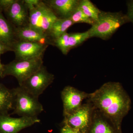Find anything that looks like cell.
I'll return each instance as SVG.
<instances>
[{
	"label": "cell",
	"instance_id": "obj_1",
	"mask_svg": "<svg viewBox=\"0 0 133 133\" xmlns=\"http://www.w3.org/2000/svg\"><path fill=\"white\" fill-rule=\"evenodd\" d=\"M87 100L91 104L94 109L122 131V120L131 109V101L120 83H105L94 92L90 93Z\"/></svg>",
	"mask_w": 133,
	"mask_h": 133
},
{
	"label": "cell",
	"instance_id": "obj_2",
	"mask_svg": "<svg viewBox=\"0 0 133 133\" xmlns=\"http://www.w3.org/2000/svg\"><path fill=\"white\" fill-rule=\"evenodd\" d=\"M130 22L127 14L121 12H111L101 10L97 21L88 30L90 38L109 39L120 27Z\"/></svg>",
	"mask_w": 133,
	"mask_h": 133
},
{
	"label": "cell",
	"instance_id": "obj_3",
	"mask_svg": "<svg viewBox=\"0 0 133 133\" xmlns=\"http://www.w3.org/2000/svg\"><path fill=\"white\" fill-rule=\"evenodd\" d=\"M14 106L12 114L21 117H36L43 111L42 105L36 97L21 87L13 88Z\"/></svg>",
	"mask_w": 133,
	"mask_h": 133
},
{
	"label": "cell",
	"instance_id": "obj_4",
	"mask_svg": "<svg viewBox=\"0 0 133 133\" xmlns=\"http://www.w3.org/2000/svg\"><path fill=\"white\" fill-rule=\"evenodd\" d=\"M43 57L27 60H15L4 65L2 78L7 76L14 77L19 86L28 78L37 71L43 65Z\"/></svg>",
	"mask_w": 133,
	"mask_h": 133
},
{
	"label": "cell",
	"instance_id": "obj_5",
	"mask_svg": "<svg viewBox=\"0 0 133 133\" xmlns=\"http://www.w3.org/2000/svg\"><path fill=\"white\" fill-rule=\"evenodd\" d=\"M94 109L87 100L77 109L64 116L63 124L69 125L81 133H88L92 121Z\"/></svg>",
	"mask_w": 133,
	"mask_h": 133
},
{
	"label": "cell",
	"instance_id": "obj_6",
	"mask_svg": "<svg viewBox=\"0 0 133 133\" xmlns=\"http://www.w3.org/2000/svg\"><path fill=\"white\" fill-rule=\"evenodd\" d=\"M54 79V75L49 72L46 67L43 65L19 86L31 95L38 98L52 84Z\"/></svg>",
	"mask_w": 133,
	"mask_h": 133
},
{
	"label": "cell",
	"instance_id": "obj_7",
	"mask_svg": "<svg viewBox=\"0 0 133 133\" xmlns=\"http://www.w3.org/2000/svg\"><path fill=\"white\" fill-rule=\"evenodd\" d=\"M48 45L28 41L17 40L12 48L15 55V60H27L43 57Z\"/></svg>",
	"mask_w": 133,
	"mask_h": 133
},
{
	"label": "cell",
	"instance_id": "obj_8",
	"mask_svg": "<svg viewBox=\"0 0 133 133\" xmlns=\"http://www.w3.org/2000/svg\"><path fill=\"white\" fill-rule=\"evenodd\" d=\"M90 93L78 90L68 85L61 92V97L63 105V116L71 113L83 104L84 100L88 99Z\"/></svg>",
	"mask_w": 133,
	"mask_h": 133
},
{
	"label": "cell",
	"instance_id": "obj_9",
	"mask_svg": "<svg viewBox=\"0 0 133 133\" xmlns=\"http://www.w3.org/2000/svg\"><path fill=\"white\" fill-rule=\"evenodd\" d=\"M40 122L37 117L15 118L9 114H0V133H18Z\"/></svg>",
	"mask_w": 133,
	"mask_h": 133
},
{
	"label": "cell",
	"instance_id": "obj_10",
	"mask_svg": "<svg viewBox=\"0 0 133 133\" xmlns=\"http://www.w3.org/2000/svg\"><path fill=\"white\" fill-rule=\"evenodd\" d=\"M3 13L6 18L15 28L29 26V9L24 0H15L12 5Z\"/></svg>",
	"mask_w": 133,
	"mask_h": 133
},
{
	"label": "cell",
	"instance_id": "obj_11",
	"mask_svg": "<svg viewBox=\"0 0 133 133\" xmlns=\"http://www.w3.org/2000/svg\"><path fill=\"white\" fill-rule=\"evenodd\" d=\"M59 19L70 18L78 7L79 0L43 1Z\"/></svg>",
	"mask_w": 133,
	"mask_h": 133
},
{
	"label": "cell",
	"instance_id": "obj_12",
	"mask_svg": "<svg viewBox=\"0 0 133 133\" xmlns=\"http://www.w3.org/2000/svg\"><path fill=\"white\" fill-rule=\"evenodd\" d=\"M17 40L28 41L41 44L51 45V41L46 33L30 27L15 28Z\"/></svg>",
	"mask_w": 133,
	"mask_h": 133
},
{
	"label": "cell",
	"instance_id": "obj_13",
	"mask_svg": "<svg viewBox=\"0 0 133 133\" xmlns=\"http://www.w3.org/2000/svg\"><path fill=\"white\" fill-rule=\"evenodd\" d=\"M88 133H122L111 121L94 109L92 121Z\"/></svg>",
	"mask_w": 133,
	"mask_h": 133
},
{
	"label": "cell",
	"instance_id": "obj_14",
	"mask_svg": "<svg viewBox=\"0 0 133 133\" xmlns=\"http://www.w3.org/2000/svg\"><path fill=\"white\" fill-rule=\"evenodd\" d=\"M16 41L14 27L4 16L3 12L0 9V41L12 48Z\"/></svg>",
	"mask_w": 133,
	"mask_h": 133
},
{
	"label": "cell",
	"instance_id": "obj_15",
	"mask_svg": "<svg viewBox=\"0 0 133 133\" xmlns=\"http://www.w3.org/2000/svg\"><path fill=\"white\" fill-rule=\"evenodd\" d=\"M74 24L70 18H58L52 24L47 34L51 41V45L53 41L66 33L67 30Z\"/></svg>",
	"mask_w": 133,
	"mask_h": 133
},
{
	"label": "cell",
	"instance_id": "obj_16",
	"mask_svg": "<svg viewBox=\"0 0 133 133\" xmlns=\"http://www.w3.org/2000/svg\"><path fill=\"white\" fill-rule=\"evenodd\" d=\"M14 93L13 89H9L0 83V114H8L13 109Z\"/></svg>",
	"mask_w": 133,
	"mask_h": 133
},
{
	"label": "cell",
	"instance_id": "obj_17",
	"mask_svg": "<svg viewBox=\"0 0 133 133\" xmlns=\"http://www.w3.org/2000/svg\"><path fill=\"white\" fill-rule=\"evenodd\" d=\"M47 7L43 1H41L40 3L37 6L28 7L29 14L30 27L40 30L41 21Z\"/></svg>",
	"mask_w": 133,
	"mask_h": 133
},
{
	"label": "cell",
	"instance_id": "obj_18",
	"mask_svg": "<svg viewBox=\"0 0 133 133\" xmlns=\"http://www.w3.org/2000/svg\"><path fill=\"white\" fill-rule=\"evenodd\" d=\"M79 6L85 14L95 22L97 21L101 11L90 0H79Z\"/></svg>",
	"mask_w": 133,
	"mask_h": 133
},
{
	"label": "cell",
	"instance_id": "obj_19",
	"mask_svg": "<svg viewBox=\"0 0 133 133\" xmlns=\"http://www.w3.org/2000/svg\"><path fill=\"white\" fill-rule=\"evenodd\" d=\"M58 19L55 13L48 6L42 18L40 24V30L47 34L52 24Z\"/></svg>",
	"mask_w": 133,
	"mask_h": 133
},
{
	"label": "cell",
	"instance_id": "obj_20",
	"mask_svg": "<svg viewBox=\"0 0 133 133\" xmlns=\"http://www.w3.org/2000/svg\"><path fill=\"white\" fill-rule=\"evenodd\" d=\"M89 38L88 31L82 33H69L67 41L70 51L81 45Z\"/></svg>",
	"mask_w": 133,
	"mask_h": 133
},
{
	"label": "cell",
	"instance_id": "obj_21",
	"mask_svg": "<svg viewBox=\"0 0 133 133\" xmlns=\"http://www.w3.org/2000/svg\"><path fill=\"white\" fill-rule=\"evenodd\" d=\"M70 18L74 24L78 23H85L90 24L92 26L95 23V22L85 14L79 6Z\"/></svg>",
	"mask_w": 133,
	"mask_h": 133
},
{
	"label": "cell",
	"instance_id": "obj_22",
	"mask_svg": "<svg viewBox=\"0 0 133 133\" xmlns=\"http://www.w3.org/2000/svg\"><path fill=\"white\" fill-rule=\"evenodd\" d=\"M15 0H0V9L5 12L15 2Z\"/></svg>",
	"mask_w": 133,
	"mask_h": 133
},
{
	"label": "cell",
	"instance_id": "obj_23",
	"mask_svg": "<svg viewBox=\"0 0 133 133\" xmlns=\"http://www.w3.org/2000/svg\"><path fill=\"white\" fill-rule=\"evenodd\" d=\"M127 16L128 17L130 22L133 24V0L128 1L127 2Z\"/></svg>",
	"mask_w": 133,
	"mask_h": 133
},
{
	"label": "cell",
	"instance_id": "obj_24",
	"mask_svg": "<svg viewBox=\"0 0 133 133\" xmlns=\"http://www.w3.org/2000/svg\"><path fill=\"white\" fill-rule=\"evenodd\" d=\"M60 133H81L78 130L72 128L69 125L63 124L61 129Z\"/></svg>",
	"mask_w": 133,
	"mask_h": 133
},
{
	"label": "cell",
	"instance_id": "obj_25",
	"mask_svg": "<svg viewBox=\"0 0 133 133\" xmlns=\"http://www.w3.org/2000/svg\"><path fill=\"white\" fill-rule=\"evenodd\" d=\"M10 51H13L12 48L5 45L0 41V55H2Z\"/></svg>",
	"mask_w": 133,
	"mask_h": 133
},
{
	"label": "cell",
	"instance_id": "obj_26",
	"mask_svg": "<svg viewBox=\"0 0 133 133\" xmlns=\"http://www.w3.org/2000/svg\"><path fill=\"white\" fill-rule=\"evenodd\" d=\"M24 1L28 7L37 6L38 5L41 1L40 0H24Z\"/></svg>",
	"mask_w": 133,
	"mask_h": 133
},
{
	"label": "cell",
	"instance_id": "obj_27",
	"mask_svg": "<svg viewBox=\"0 0 133 133\" xmlns=\"http://www.w3.org/2000/svg\"><path fill=\"white\" fill-rule=\"evenodd\" d=\"M1 55H0V77L2 78L4 70V64H2L1 62Z\"/></svg>",
	"mask_w": 133,
	"mask_h": 133
}]
</instances>
